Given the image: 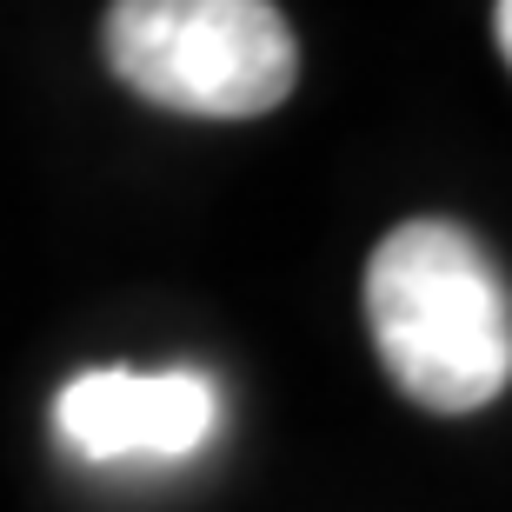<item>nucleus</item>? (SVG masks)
I'll return each instance as SVG.
<instances>
[{
  "label": "nucleus",
  "mask_w": 512,
  "mask_h": 512,
  "mask_svg": "<svg viewBox=\"0 0 512 512\" xmlns=\"http://www.w3.org/2000/svg\"><path fill=\"white\" fill-rule=\"evenodd\" d=\"M100 47L140 100L193 120L273 114L300 80V47L273 0H114Z\"/></svg>",
  "instance_id": "2"
},
{
  "label": "nucleus",
  "mask_w": 512,
  "mask_h": 512,
  "mask_svg": "<svg viewBox=\"0 0 512 512\" xmlns=\"http://www.w3.org/2000/svg\"><path fill=\"white\" fill-rule=\"evenodd\" d=\"M220 426V393L207 373H127L94 366L54 393V439L87 466L120 459H193Z\"/></svg>",
  "instance_id": "3"
},
{
  "label": "nucleus",
  "mask_w": 512,
  "mask_h": 512,
  "mask_svg": "<svg viewBox=\"0 0 512 512\" xmlns=\"http://www.w3.org/2000/svg\"><path fill=\"white\" fill-rule=\"evenodd\" d=\"M493 40H499V60H512V0H493Z\"/></svg>",
  "instance_id": "4"
},
{
  "label": "nucleus",
  "mask_w": 512,
  "mask_h": 512,
  "mask_svg": "<svg viewBox=\"0 0 512 512\" xmlns=\"http://www.w3.org/2000/svg\"><path fill=\"white\" fill-rule=\"evenodd\" d=\"M366 333L426 413H479L512 380L506 273L459 220H406L366 260Z\"/></svg>",
  "instance_id": "1"
}]
</instances>
